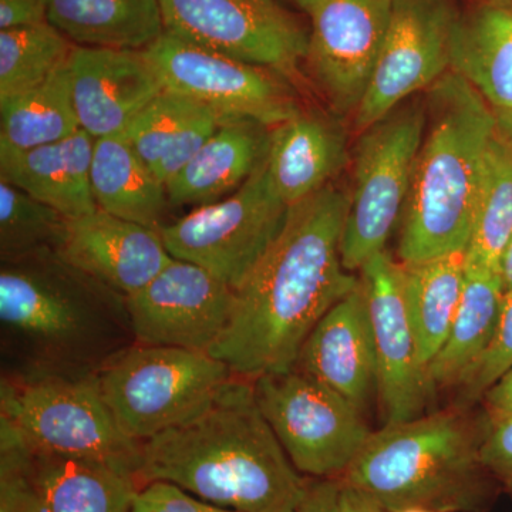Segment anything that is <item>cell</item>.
<instances>
[{"label": "cell", "mask_w": 512, "mask_h": 512, "mask_svg": "<svg viewBox=\"0 0 512 512\" xmlns=\"http://www.w3.org/2000/svg\"><path fill=\"white\" fill-rule=\"evenodd\" d=\"M349 194L329 184L291 205L281 234L237 293L234 316L210 355L255 380L295 369L309 333L359 274L343 266Z\"/></svg>", "instance_id": "cell-1"}, {"label": "cell", "mask_w": 512, "mask_h": 512, "mask_svg": "<svg viewBox=\"0 0 512 512\" xmlns=\"http://www.w3.org/2000/svg\"><path fill=\"white\" fill-rule=\"evenodd\" d=\"M137 478L235 512H296L309 481L269 426L254 380L238 376L194 419L144 441Z\"/></svg>", "instance_id": "cell-2"}, {"label": "cell", "mask_w": 512, "mask_h": 512, "mask_svg": "<svg viewBox=\"0 0 512 512\" xmlns=\"http://www.w3.org/2000/svg\"><path fill=\"white\" fill-rule=\"evenodd\" d=\"M0 322L8 375H93L136 343L126 296L59 252L2 262Z\"/></svg>", "instance_id": "cell-3"}, {"label": "cell", "mask_w": 512, "mask_h": 512, "mask_svg": "<svg viewBox=\"0 0 512 512\" xmlns=\"http://www.w3.org/2000/svg\"><path fill=\"white\" fill-rule=\"evenodd\" d=\"M484 413L453 406L373 431L339 478L384 512H487L500 487L481 461Z\"/></svg>", "instance_id": "cell-4"}, {"label": "cell", "mask_w": 512, "mask_h": 512, "mask_svg": "<svg viewBox=\"0 0 512 512\" xmlns=\"http://www.w3.org/2000/svg\"><path fill=\"white\" fill-rule=\"evenodd\" d=\"M427 124L400 221V262L466 251L478 177L497 114L463 77L448 72L427 89Z\"/></svg>", "instance_id": "cell-5"}, {"label": "cell", "mask_w": 512, "mask_h": 512, "mask_svg": "<svg viewBox=\"0 0 512 512\" xmlns=\"http://www.w3.org/2000/svg\"><path fill=\"white\" fill-rule=\"evenodd\" d=\"M96 376L121 431L143 444L194 419L235 375L210 353L133 343Z\"/></svg>", "instance_id": "cell-6"}, {"label": "cell", "mask_w": 512, "mask_h": 512, "mask_svg": "<svg viewBox=\"0 0 512 512\" xmlns=\"http://www.w3.org/2000/svg\"><path fill=\"white\" fill-rule=\"evenodd\" d=\"M0 419L36 450L104 461L138 474L143 444L121 431L101 396L96 373L2 376Z\"/></svg>", "instance_id": "cell-7"}, {"label": "cell", "mask_w": 512, "mask_h": 512, "mask_svg": "<svg viewBox=\"0 0 512 512\" xmlns=\"http://www.w3.org/2000/svg\"><path fill=\"white\" fill-rule=\"evenodd\" d=\"M426 124V101L414 96L359 134L340 239L343 266L352 274L386 251L394 227L402 221Z\"/></svg>", "instance_id": "cell-8"}, {"label": "cell", "mask_w": 512, "mask_h": 512, "mask_svg": "<svg viewBox=\"0 0 512 512\" xmlns=\"http://www.w3.org/2000/svg\"><path fill=\"white\" fill-rule=\"evenodd\" d=\"M288 211L265 161L234 194L195 208L160 232L174 259L201 266L238 291L281 234Z\"/></svg>", "instance_id": "cell-9"}, {"label": "cell", "mask_w": 512, "mask_h": 512, "mask_svg": "<svg viewBox=\"0 0 512 512\" xmlns=\"http://www.w3.org/2000/svg\"><path fill=\"white\" fill-rule=\"evenodd\" d=\"M256 400L302 476H345L372 436L367 416L298 369L254 380Z\"/></svg>", "instance_id": "cell-10"}, {"label": "cell", "mask_w": 512, "mask_h": 512, "mask_svg": "<svg viewBox=\"0 0 512 512\" xmlns=\"http://www.w3.org/2000/svg\"><path fill=\"white\" fill-rule=\"evenodd\" d=\"M160 6L168 35L298 82L309 32L276 0H160Z\"/></svg>", "instance_id": "cell-11"}, {"label": "cell", "mask_w": 512, "mask_h": 512, "mask_svg": "<svg viewBox=\"0 0 512 512\" xmlns=\"http://www.w3.org/2000/svg\"><path fill=\"white\" fill-rule=\"evenodd\" d=\"M164 90L229 117L274 127L302 110L291 80L264 66L210 52L164 33L143 50Z\"/></svg>", "instance_id": "cell-12"}, {"label": "cell", "mask_w": 512, "mask_h": 512, "mask_svg": "<svg viewBox=\"0 0 512 512\" xmlns=\"http://www.w3.org/2000/svg\"><path fill=\"white\" fill-rule=\"evenodd\" d=\"M460 13L456 0H393L372 79L353 114L357 134L450 70Z\"/></svg>", "instance_id": "cell-13"}, {"label": "cell", "mask_w": 512, "mask_h": 512, "mask_svg": "<svg viewBox=\"0 0 512 512\" xmlns=\"http://www.w3.org/2000/svg\"><path fill=\"white\" fill-rule=\"evenodd\" d=\"M126 299L136 343L210 353L227 332L237 293L201 266L173 259Z\"/></svg>", "instance_id": "cell-14"}, {"label": "cell", "mask_w": 512, "mask_h": 512, "mask_svg": "<svg viewBox=\"0 0 512 512\" xmlns=\"http://www.w3.org/2000/svg\"><path fill=\"white\" fill-rule=\"evenodd\" d=\"M365 288L377 360V406L383 426L426 414L436 396L420 359L404 295L402 262L379 252L359 271Z\"/></svg>", "instance_id": "cell-15"}, {"label": "cell", "mask_w": 512, "mask_h": 512, "mask_svg": "<svg viewBox=\"0 0 512 512\" xmlns=\"http://www.w3.org/2000/svg\"><path fill=\"white\" fill-rule=\"evenodd\" d=\"M393 0H319L306 64L338 116L355 114L383 46Z\"/></svg>", "instance_id": "cell-16"}, {"label": "cell", "mask_w": 512, "mask_h": 512, "mask_svg": "<svg viewBox=\"0 0 512 512\" xmlns=\"http://www.w3.org/2000/svg\"><path fill=\"white\" fill-rule=\"evenodd\" d=\"M67 70L79 126L94 140L126 133L138 114L164 92L143 50L73 45Z\"/></svg>", "instance_id": "cell-17"}, {"label": "cell", "mask_w": 512, "mask_h": 512, "mask_svg": "<svg viewBox=\"0 0 512 512\" xmlns=\"http://www.w3.org/2000/svg\"><path fill=\"white\" fill-rule=\"evenodd\" d=\"M295 369L345 397L363 414L377 403V360L362 281L309 333Z\"/></svg>", "instance_id": "cell-18"}, {"label": "cell", "mask_w": 512, "mask_h": 512, "mask_svg": "<svg viewBox=\"0 0 512 512\" xmlns=\"http://www.w3.org/2000/svg\"><path fill=\"white\" fill-rule=\"evenodd\" d=\"M59 255L101 284L130 296L173 261L160 229L99 210L67 220Z\"/></svg>", "instance_id": "cell-19"}, {"label": "cell", "mask_w": 512, "mask_h": 512, "mask_svg": "<svg viewBox=\"0 0 512 512\" xmlns=\"http://www.w3.org/2000/svg\"><path fill=\"white\" fill-rule=\"evenodd\" d=\"M348 163V134L338 117L301 110L271 127L266 168L291 207L332 184Z\"/></svg>", "instance_id": "cell-20"}, {"label": "cell", "mask_w": 512, "mask_h": 512, "mask_svg": "<svg viewBox=\"0 0 512 512\" xmlns=\"http://www.w3.org/2000/svg\"><path fill=\"white\" fill-rule=\"evenodd\" d=\"M94 138L79 128L72 136L30 150L0 147V181L25 191L67 220L97 210L92 191Z\"/></svg>", "instance_id": "cell-21"}, {"label": "cell", "mask_w": 512, "mask_h": 512, "mask_svg": "<svg viewBox=\"0 0 512 512\" xmlns=\"http://www.w3.org/2000/svg\"><path fill=\"white\" fill-rule=\"evenodd\" d=\"M271 127L229 117L200 147L167 188L173 205L212 204L238 190L266 161Z\"/></svg>", "instance_id": "cell-22"}, {"label": "cell", "mask_w": 512, "mask_h": 512, "mask_svg": "<svg viewBox=\"0 0 512 512\" xmlns=\"http://www.w3.org/2000/svg\"><path fill=\"white\" fill-rule=\"evenodd\" d=\"M26 447L43 512L131 511L141 488L136 474L104 461L47 453L28 443Z\"/></svg>", "instance_id": "cell-23"}, {"label": "cell", "mask_w": 512, "mask_h": 512, "mask_svg": "<svg viewBox=\"0 0 512 512\" xmlns=\"http://www.w3.org/2000/svg\"><path fill=\"white\" fill-rule=\"evenodd\" d=\"M228 119L207 104L164 90L138 114L126 136L138 156L167 184Z\"/></svg>", "instance_id": "cell-24"}, {"label": "cell", "mask_w": 512, "mask_h": 512, "mask_svg": "<svg viewBox=\"0 0 512 512\" xmlns=\"http://www.w3.org/2000/svg\"><path fill=\"white\" fill-rule=\"evenodd\" d=\"M450 72L466 79L494 111H512V8L480 0L460 13Z\"/></svg>", "instance_id": "cell-25"}, {"label": "cell", "mask_w": 512, "mask_h": 512, "mask_svg": "<svg viewBox=\"0 0 512 512\" xmlns=\"http://www.w3.org/2000/svg\"><path fill=\"white\" fill-rule=\"evenodd\" d=\"M505 303L500 271L466 264V285L446 342L427 366L434 393L456 390L490 348Z\"/></svg>", "instance_id": "cell-26"}, {"label": "cell", "mask_w": 512, "mask_h": 512, "mask_svg": "<svg viewBox=\"0 0 512 512\" xmlns=\"http://www.w3.org/2000/svg\"><path fill=\"white\" fill-rule=\"evenodd\" d=\"M47 22L73 45L144 50L164 35L160 0H45Z\"/></svg>", "instance_id": "cell-27"}, {"label": "cell", "mask_w": 512, "mask_h": 512, "mask_svg": "<svg viewBox=\"0 0 512 512\" xmlns=\"http://www.w3.org/2000/svg\"><path fill=\"white\" fill-rule=\"evenodd\" d=\"M92 191L99 210L146 227H163L170 204L167 188L138 156L126 133L94 141Z\"/></svg>", "instance_id": "cell-28"}, {"label": "cell", "mask_w": 512, "mask_h": 512, "mask_svg": "<svg viewBox=\"0 0 512 512\" xmlns=\"http://www.w3.org/2000/svg\"><path fill=\"white\" fill-rule=\"evenodd\" d=\"M403 264V262H402ZM404 295L417 348L429 366L446 342L466 285V251L403 264Z\"/></svg>", "instance_id": "cell-29"}, {"label": "cell", "mask_w": 512, "mask_h": 512, "mask_svg": "<svg viewBox=\"0 0 512 512\" xmlns=\"http://www.w3.org/2000/svg\"><path fill=\"white\" fill-rule=\"evenodd\" d=\"M512 235V140L500 128L485 148L466 264L500 271Z\"/></svg>", "instance_id": "cell-30"}, {"label": "cell", "mask_w": 512, "mask_h": 512, "mask_svg": "<svg viewBox=\"0 0 512 512\" xmlns=\"http://www.w3.org/2000/svg\"><path fill=\"white\" fill-rule=\"evenodd\" d=\"M67 60L28 92L0 99V147L30 150L79 130Z\"/></svg>", "instance_id": "cell-31"}, {"label": "cell", "mask_w": 512, "mask_h": 512, "mask_svg": "<svg viewBox=\"0 0 512 512\" xmlns=\"http://www.w3.org/2000/svg\"><path fill=\"white\" fill-rule=\"evenodd\" d=\"M73 43L49 22L0 30V99L45 82L70 55Z\"/></svg>", "instance_id": "cell-32"}, {"label": "cell", "mask_w": 512, "mask_h": 512, "mask_svg": "<svg viewBox=\"0 0 512 512\" xmlns=\"http://www.w3.org/2000/svg\"><path fill=\"white\" fill-rule=\"evenodd\" d=\"M66 227L60 212L0 181V261L59 252Z\"/></svg>", "instance_id": "cell-33"}, {"label": "cell", "mask_w": 512, "mask_h": 512, "mask_svg": "<svg viewBox=\"0 0 512 512\" xmlns=\"http://www.w3.org/2000/svg\"><path fill=\"white\" fill-rule=\"evenodd\" d=\"M0 512H43L28 470V447L5 419H0Z\"/></svg>", "instance_id": "cell-34"}, {"label": "cell", "mask_w": 512, "mask_h": 512, "mask_svg": "<svg viewBox=\"0 0 512 512\" xmlns=\"http://www.w3.org/2000/svg\"><path fill=\"white\" fill-rule=\"evenodd\" d=\"M512 366V295L505 296L503 313L490 348L456 389L457 406L473 407L505 370Z\"/></svg>", "instance_id": "cell-35"}, {"label": "cell", "mask_w": 512, "mask_h": 512, "mask_svg": "<svg viewBox=\"0 0 512 512\" xmlns=\"http://www.w3.org/2000/svg\"><path fill=\"white\" fill-rule=\"evenodd\" d=\"M480 456L500 490L512 498V413L485 409Z\"/></svg>", "instance_id": "cell-36"}, {"label": "cell", "mask_w": 512, "mask_h": 512, "mask_svg": "<svg viewBox=\"0 0 512 512\" xmlns=\"http://www.w3.org/2000/svg\"><path fill=\"white\" fill-rule=\"evenodd\" d=\"M130 512H235L195 497L178 485L153 481L134 497Z\"/></svg>", "instance_id": "cell-37"}, {"label": "cell", "mask_w": 512, "mask_h": 512, "mask_svg": "<svg viewBox=\"0 0 512 512\" xmlns=\"http://www.w3.org/2000/svg\"><path fill=\"white\" fill-rule=\"evenodd\" d=\"M47 22L45 0H0V30Z\"/></svg>", "instance_id": "cell-38"}, {"label": "cell", "mask_w": 512, "mask_h": 512, "mask_svg": "<svg viewBox=\"0 0 512 512\" xmlns=\"http://www.w3.org/2000/svg\"><path fill=\"white\" fill-rule=\"evenodd\" d=\"M340 480L309 478L305 497L296 512H338Z\"/></svg>", "instance_id": "cell-39"}, {"label": "cell", "mask_w": 512, "mask_h": 512, "mask_svg": "<svg viewBox=\"0 0 512 512\" xmlns=\"http://www.w3.org/2000/svg\"><path fill=\"white\" fill-rule=\"evenodd\" d=\"M483 402L487 410L512 413V366L485 392Z\"/></svg>", "instance_id": "cell-40"}, {"label": "cell", "mask_w": 512, "mask_h": 512, "mask_svg": "<svg viewBox=\"0 0 512 512\" xmlns=\"http://www.w3.org/2000/svg\"><path fill=\"white\" fill-rule=\"evenodd\" d=\"M338 512H384L375 500L340 480Z\"/></svg>", "instance_id": "cell-41"}, {"label": "cell", "mask_w": 512, "mask_h": 512, "mask_svg": "<svg viewBox=\"0 0 512 512\" xmlns=\"http://www.w3.org/2000/svg\"><path fill=\"white\" fill-rule=\"evenodd\" d=\"M500 274L503 279L505 296L512 295V235L504 249L503 256H501Z\"/></svg>", "instance_id": "cell-42"}, {"label": "cell", "mask_w": 512, "mask_h": 512, "mask_svg": "<svg viewBox=\"0 0 512 512\" xmlns=\"http://www.w3.org/2000/svg\"><path fill=\"white\" fill-rule=\"evenodd\" d=\"M497 126L512 140V111H495Z\"/></svg>", "instance_id": "cell-43"}, {"label": "cell", "mask_w": 512, "mask_h": 512, "mask_svg": "<svg viewBox=\"0 0 512 512\" xmlns=\"http://www.w3.org/2000/svg\"><path fill=\"white\" fill-rule=\"evenodd\" d=\"M288 2L293 3L296 8L303 10V12L308 13L311 12L313 6L319 2V0H288Z\"/></svg>", "instance_id": "cell-44"}, {"label": "cell", "mask_w": 512, "mask_h": 512, "mask_svg": "<svg viewBox=\"0 0 512 512\" xmlns=\"http://www.w3.org/2000/svg\"><path fill=\"white\" fill-rule=\"evenodd\" d=\"M397 512H434V511L426 510V508H406V510L397 511Z\"/></svg>", "instance_id": "cell-45"}, {"label": "cell", "mask_w": 512, "mask_h": 512, "mask_svg": "<svg viewBox=\"0 0 512 512\" xmlns=\"http://www.w3.org/2000/svg\"><path fill=\"white\" fill-rule=\"evenodd\" d=\"M490 2L500 3V5L508 6L512 8V0H490Z\"/></svg>", "instance_id": "cell-46"}]
</instances>
